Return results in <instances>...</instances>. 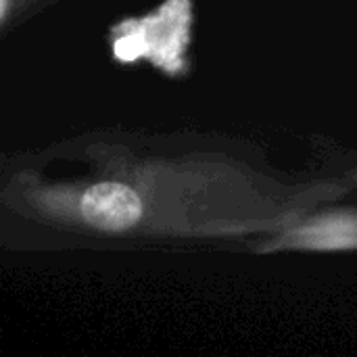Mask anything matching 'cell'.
<instances>
[{
  "label": "cell",
  "instance_id": "2",
  "mask_svg": "<svg viewBox=\"0 0 357 357\" xmlns=\"http://www.w3.org/2000/svg\"><path fill=\"white\" fill-rule=\"evenodd\" d=\"M276 249H301V251H347L357 249V213L337 211L318 215L301 226L291 228L274 245Z\"/></svg>",
  "mask_w": 357,
  "mask_h": 357
},
{
  "label": "cell",
  "instance_id": "1",
  "mask_svg": "<svg viewBox=\"0 0 357 357\" xmlns=\"http://www.w3.org/2000/svg\"><path fill=\"white\" fill-rule=\"evenodd\" d=\"M75 215L96 232L126 234L142 222L144 203L134 186L119 180H100L77 192Z\"/></svg>",
  "mask_w": 357,
  "mask_h": 357
}]
</instances>
